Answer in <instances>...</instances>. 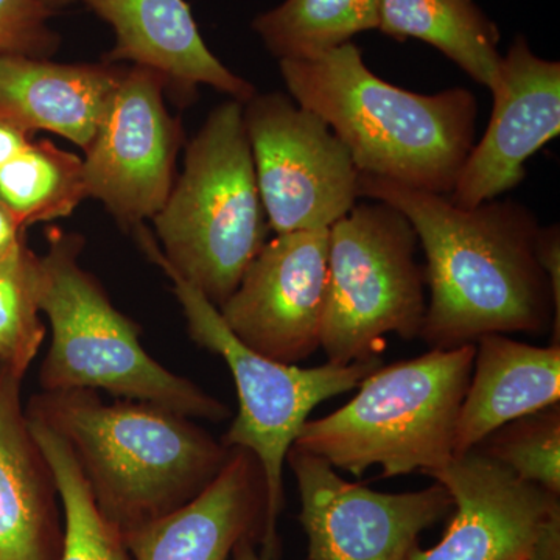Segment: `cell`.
Instances as JSON below:
<instances>
[{"instance_id": "ba28073f", "label": "cell", "mask_w": 560, "mask_h": 560, "mask_svg": "<svg viewBox=\"0 0 560 560\" xmlns=\"http://www.w3.org/2000/svg\"><path fill=\"white\" fill-rule=\"evenodd\" d=\"M419 238L404 213L383 201L353 206L329 228V282L320 349L334 364L381 357L386 335L420 337L425 272Z\"/></svg>"}, {"instance_id": "6da1fadb", "label": "cell", "mask_w": 560, "mask_h": 560, "mask_svg": "<svg viewBox=\"0 0 560 560\" xmlns=\"http://www.w3.org/2000/svg\"><path fill=\"white\" fill-rule=\"evenodd\" d=\"M359 189L361 198L404 213L418 235L430 289L419 338L429 348L548 330L552 346H560V313L537 253L541 226L533 210L512 200L463 209L448 195L361 173Z\"/></svg>"}, {"instance_id": "ac0fdd59", "label": "cell", "mask_w": 560, "mask_h": 560, "mask_svg": "<svg viewBox=\"0 0 560 560\" xmlns=\"http://www.w3.org/2000/svg\"><path fill=\"white\" fill-rule=\"evenodd\" d=\"M127 68L117 62L60 65L0 55V113L28 131L55 132L86 151Z\"/></svg>"}, {"instance_id": "5bb4252c", "label": "cell", "mask_w": 560, "mask_h": 560, "mask_svg": "<svg viewBox=\"0 0 560 560\" xmlns=\"http://www.w3.org/2000/svg\"><path fill=\"white\" fill-rule=\"evenodd\" d=\"M429 477L448 490L455 514L436 547H418L408 560H529L541 523L560 503L477 451Z\"/></svg>"}, {"instance_id": "8992f818", "label": "cell", "mask_w": 560, "mask_h": 560, "mask_svg": "<svg viewBox=\"0 0 560 560\" xmlns=\"http://www.w3.org/2000/svg\"><path fill=\"white\" fill-rule=\"evenodd\" d=\"M474 359L470 342L381 366L340 410L307 420L293 445L355 477L375 466L385 478L440 470L455 456Z\"/></svg>"}, {"instance_id": "cb8c5ba5", "label": "cell", "mask_w": 560, "mask_h": 560, "mask_svg": "<svg viewBox=\"0 0 560 560\" xmlns=\"http://www.w3.org/2000/svg\"><path fill=\"white\" fill-rule=\"evenodd\" d=\"M38 256L27 243L0 261V363L24 378L46 338L36 298Z\"/></svg>"}, {"instance_id": "7c38bea8", "label": "cell", "mask_w": 560, "mask_h": 560, "mask_svg": "<svg viewBox=\"0 0 560 560\" xmlns=\"http://www.w3.org/2000/svg\"><path fill=\"white\" fill-rule=\"evenodd\" d=\"M329 282V230L278 234L265 243L219 308L232 334L285 364L320 349Z\"/></svg>"}, {"instance_id": "d6986e66", "label": "cell", "mask_w": 560, "mask_h": 560, "mask_svg": "<svg viewBox=\"0 0 560 560\" xmlns=\"http://www.w3.org/2000/svg\"><path fill=\"white\" fill-rule=\"evenodd\" d=\"M560 404V346L539 348L490 334L475 342L474 368L455 429V456L512 420Z\"/></svg>"}, {"instance_id": "ffe728a7", "label": "cell", "mask_w": 560, "mask_h": 560, "mask_svg": "<svg viewBox=\"0 0 560 560\" xmlns=\"http://www.w3.org/2000/svg\"><path fill=\"white\" fill-rule=\"evenodd\" d=\"M377 31L436 47L489 90L499 79L500 32L474 0H381Z\"/></svg>"}, {"instance_id": "8fae6325", "label": "cell", "mask_w": 560, "mask_h": 560, "mask_svg": "<svg viewBox=\"0 0 560 560\" xmlns=\"http://www.w3.org/2000/svg\"><path fill=\"white\" fill-rule=\"evenodd\" d=\"M167 83L153 70L130 66L105 119L84 151L88 197L105 205L121 226L153 220L173 187L183 130L165 108Z\"/></svg>"}, {"instance_id": "9c48e42d", "label": "cell", "mask_w": 560, "mask_h": 560, "mask_svg": "<svg viewBox=\"0 0 560 560\" xmlns=\"http://www.w3.org/2000/svg\"><path fill=\"white\" fill-rule=\"evenodd\" d=\"M257 186L276 234L329 230L360 197V172L329 125L289 95L243 103Z\"/></svg>"}, {"instance_id": "484cf974", "label": "cell", "mask_w": 560, "mask_h": 560, "mask_svg": "<svg viewBox=\"0 0 560 560\" xmlns=\"http://www.w3.org/2000/svg\"><path fill=\"white\" fill-rule=\"evenodd\" d=\"M51 14L40 0H0V55L51 57L60 46L49 27Z\"/></svg>"}, {"instance_id": "e0dca14e", "label": "cell", "mask_w": 560, "mask_h": 560, "mask_svg": "<svg viewBox=\"0 0 560 560\" xmlns=\"http://www.w3.org/2000/svg\"><path fill=\"white\" fill-rule=\"evenodd\" d=\"M21 383L0 363V560H60V495L22 408Z\"/></svg>"}, {"instance_id": "4dcf8cb0", "label": "cell", "mask_w": 560, "mask_h": 560, "mask_svg": "<svg viewBox=\"0 0 560 560\" xmlns=\"http://www.w3.org/2000/svg\"><path fill=\"white\" fill-rule=\"evenodd\" d=\"M257 544H259V540L256 539H243L238 541L231 552V560H272L261 555V551H257Z\"/></svg>"}, {"instance_id": "f546056e", "label": "cell", "mask_w": 560, "mask_h": 560, "mask_svg": "<svg viewBox=\"0 0 560 560\" xmlns=\"http://www.w3.org/2000/svg\"><path fill=\"white\" fill-rule=\"evenodd\" d=\"M25 230H22L13 215L0 201V261L5 260L25 243Z\"/></svg>"}, {"instance_id": "277c9868", "label": "cell", "mask_w": 560, "mask_h": 560, "mask_svg": "<svg viewBox=\"0 0 560 560\" xmlns=\"http://www.w3.org/2000/svg\"><path fill=\"white\" fill-rule=\"evenodd\" d=\"M153 221L158 241L143 224L132 231L143 253L178 272L220 308L270 231L243 103L230 101L209 114Z\"/></svg>"}, {"instance_id": "9a60e30c", "label": "cell", "mask_w": 560, "mask_h": 560, "mask_svg": "<svg viewBox=\"0 0 560 560\" xmlns=\"http://www.w3.org/2000/svg\"><path fill=\"white\" fill-rule=\"evenodd\" d=\"M267 489L246 448L230 458L205 492L167 517L124 536L135 560H228L243 539L261 541Z\"/></svg>"}, {"instance_id": "3957f363", "label": "cell", "mask_w": 560, "mask_h": 560, "mask_svg": "<svg viewBox=\"0 0 560 560\" xmlns=\"http://www.w3.org/2000/svg\"><path fill=\"white\" fill-rule=\"evenodd\" d=\"M27 415L68 442L103 517L121 536L167 517L209 488L231 448L190 418L97 390H43Z\"/></svg>"}, {"instance_id": "5b68a950", "label": "cell", "mask_w": 560, "mask_h": 560, "mask_svg": "<svg viewBox=\"0 0 560 560\" xmlns=\"http://www.w3.org/2000/svg\"><path fill=\"white\" fill-rule=\"evenodd\" d=\"M47 241L49 249L36 267L39 311L51 326L39 370L43 390L102 389L190 419L230 418L226 405L151 359L138 324L117 311L98 280L81 267L80 235L51 228Z\"/></svg>"}, {"instance_id": "52a82bcc", "label": "cell", "mask_w": 560, "mask_h": 560, "mask_svg": "<svg viewBox=\"0 0 560 560\" xmlns=\"http://www.w3.org/2000/svg\"><path fill=\"white\" fill-rule=\"evenodd\" d=\"M171 278L183 307L191 340L226 361L238 394L237 418L221 444L246 448L259 460L267 489V515L261 555L278 560V523L283 510V464L308 416L323 401L360 385L383 366L382 357L359 363L300 368L268 359L243 345L221 318L219 308L167 265L158 264Z\"/></svg>"}, {"instance_id": "7a4b0ae2", "label": "cell", "mask_w": 560, "mask_h": 560, "mask_svg": "<svg viewBox=\"0 0 560 560\" xmlns=\"http://www.w3.org/2000/svg\"><path fill=\"white\" fill-rule=\"evenodd\" d=\"M279 68L290 97L329 125L361 175L451 195L475 145L478 103L469 90H401L375 75L352 40Z\"/></svg>"}, {"instance_id": "4316f807", "label": "cell", "mask_w": 560, "mask_h": 560, "mask_svg": "<svg viewBox=\"0 0 560 560\" xmlns=\"http://www.w3.org/2000/svg\"><path fill=\"white\" fill-rule=\"evenodd\" d=\"M539 260L552 291L556 311L560 313V232L559 224L551 226H541L539 234V245H537Z\"/></svg>"}, {"instance_id": "7402d4cb", "label": "cell", "mask_w": 560, "mask_h": 560, "mask_svg": "<svg viewBox=\"0 0 560 560\" xmlns=\"http://www.w3.org/2000/svg\"><path fill=\"white\" fill-rule=\"evenodd\" d=\"M381 0H285L260 14L253 28L283 60H312L378 28Z\"/></svg>"}, {"instance_id": "1f68e13d", "label": "cell", "mask_w": 560, "mask_h": 560, "mask_svg": "<svg viewBox=\"0 0 560 560\" xmlns=\"http://www.w3.org/2000/svg\"><path fill=\"white\" fill-rule=\"evenodd\" d=\"M40 2H43L44 5L47 7V9H50L55 13V11L65 9V7L70 5V3L77 2V0H40Z\"/></svg>"}, {"instance_id": "d4e9b609", "label": "cell", "mask_w": 560, "mask_h": 560, "mask_svg": "<svg viewBox=\"0 0 560 560\" xmlns=\"http://www.w3.org/2000/svg\"><path fill=\"white\" fill-rule=\"evenodd\" d=\"M474 451L560 495V404L500 427Z\"/></svg>"}, {"instance_id": "f1b7e54d", "label": "cell", "mask_w": 560, "mask_h": 560, "mask_svg": "<svg viewBox=\"0 0 560 560\" xmlns=\"http://www.w3.org/2000/svg\"><path fill=\"white\" fill-rule=\"evenodd\" d=\"M35 132L0 113V168L13 161L33 140Z\"/></svg>"}, {"instance_id": "4fadbf2b", "label": "cell", "mask_w": 560, "mask_h": 560, "mask_svg": "<svg viewBox=\"0 0 560 560\" xmlns=\"http://www.w3.org/2000/svg\"><path fill=\"white\" fill-rule=\"evenodd\" d=\"M490 91L488 130L448 195L458 208H477L521 186L526 161L560 132V65L537 57L525 36H515L506 57H501L499 79Z\"/></svg>"}, {"instance_id": "83f0119b", "label": "cell", "mask_w": 560, "mask_h": 560, "mask_svg": "<svg viewBox=\"0 0 560 560\" xmlns=\"http://www.w3.org/2000/svg\"><path fill=\"white\" fill-rule=\"evenodd\" d=\"M529 560H560V503L541 523Z\"/></svg>"}, {"instance_id": "44dd1931", "label": "cell", "mask_w": 560, "mask_h": 560, "mask_svg": "<svg viewBox=\"0 0 560 560\" xmlns=\"http://www.w3.org/2000/svg\"><path fill=\"white\" fill-rule=\"evenodd\" d=\"M84 198L83 160L50 140H32L0 168V201L22 230L69 217Z\"/></svg>"}, {"instance_id": "603a6c76", "label": "cell", "mask_w": 560, "mask_h": 560, "mask_svg": "<svg viewBox=\"0 0 560 560\" xmlns=\"http://www.w3.org/2000/svg\"><path fill=\"white\" fill-rule=\"evenodd\" d=\"M27 418L57 482L65 512L60 560H135L124 536L103 517L65 438L43 420Z\"/></svg>"}, {"instance_id": "2e32d148", "label": "cell", "mask_w": 560, "mask_h": 560, "mask_svg": "<svg viewBox=\"0 0 560 560\" xmlns=\"http://www.w3.org/2000/svg\"><path fill=\"white\" fill-rule=\"evenodd\" d=\"M116 35L106 61H130L160 73L167 86L190 101L198 86L246 103L254 84L235 75L209 50L186 0H81Z\"/></svg>"}, {"instance_id": "30bf717a", "label": "cell", "mask_w": 560, "mask_h": 560, "mask_svg": "<svg viewBox=\"0 0 560 560\" xmlns=\"http://www.w3.org/2000/svg\"><path fill=\"white\" fill-rule=\"evenodd\" d=\"M308 560H408L423 530L453 510L440 482L418 492H377L350 482L327 460L291 447Z\"/></svg>"}]
</instances>
